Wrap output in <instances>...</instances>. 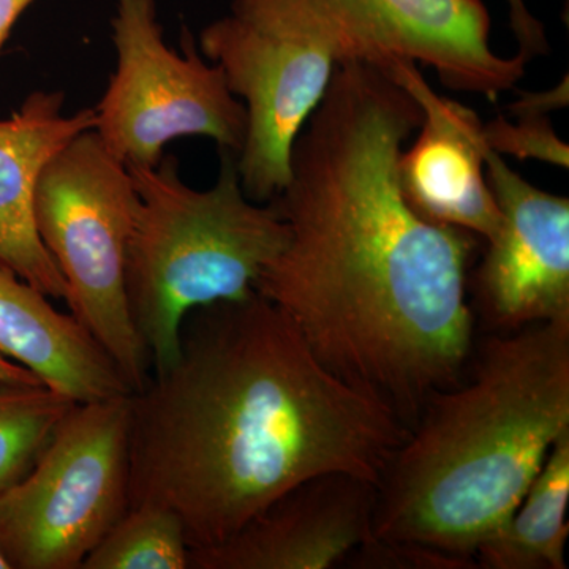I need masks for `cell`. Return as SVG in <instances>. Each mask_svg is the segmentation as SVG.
<instances>
[{
    "label": "cell",
    "mask_w": 569,
    "mask_h": 569,
    "mask_svg": "<svg viewBox=\"0 0 569 569\" xmlns=\"http://www.w3.org/2000/svg\"><path fill=\"white\" fill-rule=\"evenodd\" d=\"M421 121L387 71L337 63L269 201L287 242L254 283L326 369L400 418L459 383L473 350L468 269L482 242L407 203L399 160Z\"/></svg>",
    "instance_id": "obj_1"
},
{
    "label": "cell",
    "mask_w": 569,
    "mask_h": 569,
    "mask_svg": "<svg viewBox=\"0 0 569 569\" xmlns=\"http://www.w3.org/2000/svg\"><path fill=\"white\" fill-rule=\"evenodd\" d=\"M406 436L253 291L192 310L173 365L132 392L129 508L171 509L190 550L216 548L307 479L380 485Z\"/></svg>",
    "instance_id": "obj_2"
},
{
    "label": "cell",
    "mask_w": 569,
    "mask_h": 569,
    "mask_svg": "<svg viewBox=\"0 0 569 569\" xmlns=\"http://www.w3.org/2000/svg\"><path fill=\"white\" fill-rule=\"evenodd\" d=\"M466 385L433 392L377 489L372 537L470 560L569 430V318L492 337Z\"/></svg>",
    "instance_id": "obj_3"
},
{
    "label": "cell",
    "mask_w": 569,
    "mask_h": 569,
    "mask_svg": "<svg viewBox=\"0 0 569 569\" xmlns=\"http://www.w3.org/2000/svg\"><path fill=\"white\" fill-rule=\"evenodd\" d=\"M219 151V174L209 189L183 181L170 153L153 167L129 168L138 209L126 293L152 373L173 365L192 310L253 293L264 266L287 242V223L274 206L244 193L236 152Z\"/></svg>",
    "instance_id": "obj_4"
},
{
    "label": "cell",
    "mask_w": 569,
    "mask_h": 569,
    "mask_svg": "<svg viewBox=\"0 0 569 569\" xmlns=\"http://www.w3.org/2000/svg\"><path fill=\"white\" fill-rule=\"evenodd\" d=\"M138 193L129 168L93 130L78 134L41 171L33 220L67 283L73 317L111 356L133 392L152 377L126 293L127 249Z\"/></svg>",
    "instance_id": "obj_5"
},
{
    "label": "cell",
    "mask_w": 569,
    "mask_h": 569,
    "mask_svg": "<svg viewBox=\"0 0 569 569\" xmlns=\"http://www.w3.org/2000/svg\"><path fill=\"white\" fill-rule=\"evenodd\" d=\"M230 13L263 31L317 41L337 63L429 67L445 88L492 102L529 63L519 52L505 58L493 50L482 0H231Z\"/></svg>",
    "instance_id": "obj_6"
},
{
    "label": "cell",
    "mask_w": 569,
    "mask_h": 569,
    "mask_svg": "<svg viewBox=\"0 0 569 569\" xmlns=\"http://www.w3.org/2000/svg\"><path fill=\"white\" fill-rule=\"evenodd\" d=\"M132 395L77 403L24 478L0 496L10 569H78L129 509Z\"/></svg>",
    "instance_id": "obj_7"
},
{
    "label": "cell",
    "mask_w": 569,
    "mask_h": 569,
    "mask_svg": "<svg viewBox=\"0 0 569 569\" xmlns=\"http://www.w3.org/2000/svg\"><path fill=\"white\" fill-rule=\"evenodd\" d=\"M116 70L96 107L93 132L127 168L153 167L178 138L203 137L238 153L244 103L189 33L168 47L156 0H118L111 20Z\"/></svg>",
    "instance_id": "obj_8"
},
{
    "label": "cell",
    "mask_w": 569,
    "mask_h": 569,
    "mask_svg": "<svg viewBox=\"0 0 569 569\" xmlns=\"http://www.w3.org/2000/svg\"><path fill=\"white\" fill-rule=\"evenodd\" d=\"M200 51L244 103L239 179L250 200L269 203L290 179L296 138L323 100L335 54L313 40L263 31L230 11L201 31Z\"/></svg>",
    "instance_id": "obj_9"
},
{
    "label": "cell",
    "mask_w": 569,
    "mask_h": 569,
    "mask_svg": "<svg viewBox=\"0 0 569 569\" xmlns=\"http://www.w3.org/2000/svg\"><path fill=\"white\" fill-rule=\"evenodd\" d=\"M486 174L501 212L475 276L479 312L505 331L569 318V200L538 189L492 149Z\"/></svg>",
    "instance_id": "obj_10"
},
{
    "label": "cell",
    "mask_w": 569,
    "mask_h": 569,
    "mask_svg": "<svg viewBox=\"0 0 569 569\" xmlns=\"http://www.w3.org/2000/svg\"><path fill=\"white\" fill-rule=\"evenodd\" d=\"M376 482L321 475L272 501L230 539L190 550V569H329L372 537Z\"/></svg>",
    "instance_id": "obj_11"
},
{
    "label": "cell",
    "mask_w": 569,
    "mask_h": 569,
    "mask_svg": "<svg viewBox=\"0 0 569 569\" xmlns=\"http://www.w3.org/2000/svg\"><path fill=\"white\" fill-rule=\"evenodd\" d=\"M387 73L406 89L422 121L411 148L399 160V183L407 203L427 222L459 228L482 244L501 222L486 174L485 122L471 108L438 96L418 63L397 62Z\"/></svg>",
    "instance_id": "obj_12"
},
{
    "label": "cell",
    "mask_w": 569,
    "mask_h": 569,
    "mask_svg": "<svg viewBox=\"0 0 569 569\" xmlns=\"http://www.w3.org/2000/svg\"><path fill=\"white\" fill-rule=\"evenodd\" d=\"M63 92L36 91L0 121V263L56 301L67 283L41 244L33 198L41 171L78 134L96 127V108L66 114Z\"/></svg>",
    "instance_id": "obj_13"
},
{
    "label": "cell",
    "mask_w": 569,
    "mask_h": 569,
    "mask_svg": "<svg viewBox=\"0 0 569 569\" xmlns=\"http://www.w3.org/2000/svg\"><path fill=\"white\" fill-rule=\"evenodd\" d=\"M50 299L0 263V353L73 403L132 395L99 340Z\"/></svg>",
    "instance_id": "obj_14"
},
{
    "label": "cell",
    "mask_w": 569,
    "mask_h": 569,
    "mask_svg": "<svg viewBox=\"0 0 569 569\" xmlns=\"http://www.w3.org/2000/svg\"><path fill=\"white\" fill-rule=\"evenodd\" d=\"M569 430L556 441L529 490L501 529L478 548L488 569H567Z\"/></svg>",
    "instance_id": "obj_15"
},
{
    "label": "cell",
    "mask_w": 569,
    "mask_h": 569,
    "mask_svg": "<svg viewBox=\"0 0 569 569\" xmlns=\"http://www.w3.org/2000/svg\"><path fill=\"white\" fill-rule=\"evenodd\" d=\"M73 406L43 385L0 381V496L31 471Z\"/></svg>",
    "instance_id": "obj_16"
},
{
    "label": "cell",
    "mask_w": 569,
    "mask_h": 569,
    "mask_svg": "<svg viewBox=\"0 0 569 569\" xmlns=\"http://www.w3.org/2000/svg\"><path fill=\"white\" fill-rule=\"evenodd\" d=\"M189 550L171 509L142 505L123 512L81 569H189Z\"/></svg>",
    "instance_id": "obj_17"
},
{
    "label": "cell",
    "mask_w": 569,
    "mask_h": 569,
    "mask_svg": "<svg viewBox=\"0 0 569 569\" xmlns=\"http://www.w3.org/2000/svg\"><path fill=\"white\" fill-rule=\"evenodd\" d=\"M512 123L503 116L485 123L486 141L493 152L519 160H541L559 168L569 167L568 144L553 132L548 114H518Z\"/></svg>",
    "instance_id": "obj_18"
},
{
    "label": "cell",
    "mask_w": 569,
    "mask_h": 569,
    "mask_svg": "<svg viewBox=\"0 0 569 569\" xmlns=\"http://www.w3.org/2000/svg\"><path fill=\"white\" fill-rule=\"evenodd\" d=\"M346 563L356 568L387 569H473L477 565L470 560L437 552L422 546L408 542H388L369 538L351 552Z\"/></svg>",
    "instance_id": "obj_19"
},
{
    "label": "cell",
    "mask_w": 569,
    "mask_h": 569,
    "mask_svg": "<svg viewBox=\"0 0 569 569\" xmlns=\"http://www.w3.org/2000/svg\"><path fill=\"white\" fill-rule=\"evenodd\" d=\"M509 11V26L519 44V54L527 61L538 56L548 54L550 47L546 36L545 24L535 18L526 0H507Z\"/></svg>",
    "instance_id": "obj_20"
},
{
    "label": "cell",
    "mask_w": 569,
    "mask_h": 569,
    "mask_svg": "<svg viewBox=\"0 0 569 569\" xmlns=\"http://www.w3.org/2000/svg\"><path fill=\"white\" fill-rule=\"evenodd\" d=\"M568 104V77L548 92L520 93L518 102L509 107L511 114H549L550 111L560 110Z\"/></svg>",
    "instance_id": "obj_21"
},
{
    "label": "cell",
    "mask_w": 569,
    "mask_h": 569,
    "mask_svg": "<svg viewBox=\"0 0 569 569\" xmlns=\"http://www.w3.org/2000/svg\"><path fill=\"white\" fill-rule=\"evenodd\" d=\"M36 0H0V54L14 24Z\"/></svg>",
    "instance_id": "obj_22"
},
{
    "label": "cell",
    "mask_w": 569,
    "mask_h": 569,
    "mask_svg": "<svg viewBox=\"0 0 569 569\" xmlns=\"http://www.w3.org/2000/svg\"><path fill=\"white\" fill-rule=\"evenodd\" d=\"M0 381L3 383L41 385L39 378L2 353H0Z\"/></svg>",
    "instance_id": "obj_23"
},
{
    "label": "cell",
    "mask_w": 569,
    "mask_h": 569,
    "mask_svg": "<svg viewBox=\"0 0 569 569\" xmlns=\"http://www.w3.org/2000/svg\"><path fill=\"white\" fill-rule=\"evenodd\" d=\"M0 569H10L9 563H7L6 559H3L2 553H0Z\"/></svg>",
    "instance_id": "obj_24"
},
{
    "label": "cell",
    "mask_w": 569,
    "mask_h": 569,
    "mask_svg": "<svg viewBox=\"0 0 569 569\" xmlns=\"http://www.w3.org/2000/svg\"><path fill=\"white\" fill-rule=\"evenodd\" d=\"M568 2H569V0H565V3H567V6H568Z\"/></svg>",
    "instance_id": "obj_25"
}]
</instances>
